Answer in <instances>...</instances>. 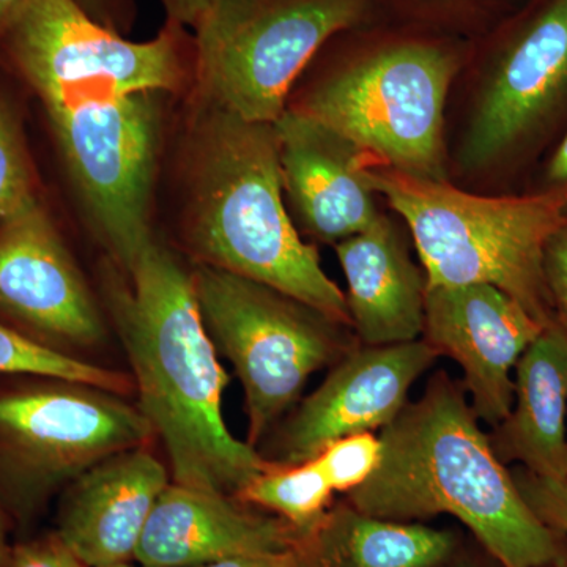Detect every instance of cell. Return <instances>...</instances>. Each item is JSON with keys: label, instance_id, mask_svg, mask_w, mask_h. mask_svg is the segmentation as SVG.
<instances>
[{"label": "cell", "instance_id": "11", "mask_svg": "<svg viewBox=\"0 0 567 567\" xmlns=\"http://www.w3.org/2000/svg\"><path fill=\"white\" fill-rule=\"evenodd\" d=\"M6 33L14 62L35 91L84 78H125L152 92L175 91L183 81L175 31L134 43L93 20L76 0H28Z\"/></svg>", "mask_w": 567, "mask_h": 567}, {"label": "cell", "instance_id": "17", "mask_svg": "<svg viewBox=\"0 0 567 567\" xmlns=\"http://www.w3.org/2000/svg\"><path fill=\"white\" fill-rule=\"evenodd\" d=\"M169 484L166 466L145 446L104 458L65 488L55 535L87 567L132 563Z\"/></svg>", "mask_w": 567, "mask_h": 567}, {"label": "cell", "instance_id": "1", "mask_svg": "<svg viewBox=\"0 0 567 567\" xmlns=\"http://www.w3.org/2000/svg\"><path fill=\"white\" fill-rule=\"evenodd\" d=\"M125 271V286L112 290V308L141 412L163 440L174 483L235 496L274 462L224 423L229 379L200 315L194 275L153 238Z\"/></svg>", "mask_w": 567, "mask_h": 567}, {"label": "cell", "instance_id": "5", "mask_svg": "<svg viewBox=\"0 0 567 567\" xmlns=\"http://www.w3.org/2000/svg\"><path fill=\"white\" fill-rule=\"evenodd\" d=\"M464 70L473 87L451 162L487 193H522L567 130V0L525 2L473 41Z\"/></svg>", "mask_w": 567, "mask_h": 567}, {"label": "cell", "instance_id": "2", "mask_svg": "<svg viewBox=\"0 0 567 567\" xmlns=\"http://www.w3.org/2000/svg\"><path fill=\"white\" fill-rule=\"evenodd\" d=\"M379 439L375 472L347 494L354 509L395 522L453 516L499 567H546L567 557L563 536L536 516L496 456L464 385L445 371Z\"/></svg>", "mask_w": 567, "mask_h": 567}, {"label": "cell", "instance_id": "19", "mask_svg": "<svg viewBox=\"0 0 567 567\" xmlns=\"http://www.w3.org/2000/svg\"><path fill=\"white\" fill-rule=\"evenodd\" d=\"M491 436L503 464L567 480V330L557 323L525 350L514 371L509 415Z\"/></svg>", "mask_w": 567, "mask_h": 567}, {"label": "cell", "instance_id": "13", "mask_svg": "<svg viewBox=\"0 0 567 567\" xmlns=\"http://www.w3.org/2000/svg\"><path fill=\"white\" fill-rule=\"evenodd\" d=\"M436 358L424 339L353 347L284 423L270 462L305 464L342 436L382 431L409 404L413 383Z\"/></svg>", "mask_w": 567, "mask_h": 567}, {"label": "cell", "instance_id": "31", "mask_svg": "<svg viewBox=\"0 0 567 567\" xmlns=\"http://www.w3.org/2000/svg\"><path fill=\"white\" fill-rule=\"evenodd\" d=\"M215 2L216 0H163L175 24H188L193 28L199 24Z\"/></svg>", "mask_w": 567, "mask_h": 567}, {"label": "cell", "instance_id": "6", "mask_svg": "<svg viewBox=\"0 0 567 567\" xmlns=\"http://www.w3.org/2000/svg\"><path fill=\"white\" fill-rule=\"evenodd\" d=\"M377 194L406 224L427 287L491 284L544 327L557 324L544 249L566 221L565 205L543 194L473 193L375 163Z\"/></svg>", "mask_w": 567, "mask_h": 567}, {"label": "cell", "instance_id": "34", "mask_svg": "<svg viewBox=\"0 0 567 567\" xmlns=\"http://www.w3.org/2000/svg\"><path fill=\"white\" fill-rule=\"evenodd\" d=\"M76 2L91 14L93 20L106 21L114 0H76Z\"/></svg>", "mask_w": 567, "mask_h": 567}, {"label": "cell", "instance_id": "26", "mask_svg": "<svg viewBox=\"0 0 567 567\" xmlns=\"http://www.w3.org/2000/svg\"><path fill=\"white\" fill-rule=\"evenodd\" d=\"M518 491L548 528L567 535V480H548L524 472L514 475Z\"/></svg>", "mask_w": 567, "mask_h": 567}, {"label": "cell", "instance_id": "14", "mask_svg": "<svg viewBox=\"0 0 567 567\" xmlns=\"http://www.w3.org/2000/svg\"><path fill=\"white\" fill-rule=\"evenodd\" d=\"M0 311L59 352L104 338L91 290L33 196L0 223Z\"/></svg>", "mask_w": 567, "mask_h": 567}, {"label": "cell", "instance_id": "4", "mask_svg": "<svg viewBox=\"0 0 567 567\" xmlns=\"http://www.w3.org/2000/svg\"><path fill=\"white\" fill-rule=\"evenodd\" d=\"M333 43L330 70L293 110L344 134L377 163L450 181L447 96L473 41L374 20Z\"/></svg>", "mask_w": 567, "mask_h": 567}, {"label": "cell", "instance_id": "7", "mask_svg": "<svg viewBox=\"0 0 567 567\" xmlns=\"http://www.w3.org/2000/svg\"><path fill=\"white\" fill-rule=\"evenodd\" d=\"M37 93L100 237L117 264L128 267L153 238L158 92L121 80H81Z\"/></svg>", "mask_w": 567, "mask_h": 567}, {"label": "cell", "instance_id": "25", "mask_svg": "<svg viewBox=\"0 0 567 567\" xmlns=\"http://www.w3.org/2000/svg\"><path fill=\"white\" fill-rule=\"evenodd\" d=\"M32 196L31 169L20 134L0 104V223Z\"/></svg>", "mask_w": 567, "mask_h": 567}, {"label": "cell", "instance_id": "33", "mask_svg": "<svg viewBox=\"0 0 567 567\" xmlns=\"http://www.w3.org/2000/svg\"><path fill=\"white\" fill-rule=\"evenodd\" d=\"M25 2L28 0H0V33H6Z\"/></svg>", "mask_w": 567, "mask_h": 567}, {"label": "cell", "instance_id": "29", "mask_svg": "<svg viewBox=\"0 0 567 567\" xmlns=\"http://www.w3.org/2000/svg\"><path fill=\"white\" fill-rule=\"evenodd\" d=\"M11 567H87L58 535L41 537L13 547Z\"/></svg>", "mask_w": 567, "mask_h": 567}, {"label": "cell", "instance_id": "37", "mask_svg": "<svg viewBox=\"0 0 567 567\" xmlns=\"http://www.w3.org/2000/svg\"><path fill=\"white\" fill-rule=\"evenodd\" d=\"M111 567H140V566H134V565H132V563H126V565H118V566H111Z\"/></svg>", "mask_w": 567, "mask_h": 567}, {"label": "cell", "instance_id": "32", "mask_svg": "<svg viewBox=\"0 0 567 567\" xmlns=\"http://www.w3.org/2000/svg\"><path fill=\"white\" fill-rule=\"evenodd\" d=\"M9 516L0 505V567H11L13 547L9 543Z\"/></svg>", "mask_w": 567, "mask_h": 567}, {"label": "cell", "instance_id": "9", "mask_svg": "<svg viewBox=\"0 0 567 567\" xmlns=\"http://www.w3.org/2000/svg\"><path fill=\"white\" fill-rule=\"evenodd\" d=\"M155 435L140 406L102 388L44 379L0 393V505L28 524L82 473Z\"/></svg>", "mask_w": 567, "mask_h": 567}, {"label": "cell", "instance_id": "15", "mask_svg": "<svg viewBox=\"0 0 567 567\" xmlns=\"http://www.w3.org/2000/svg\"><path fill=\"white\" fill-rule=\"evenodd\" d=\"M275 132L284 193L311 237L336 245L383 215L371 175L377 162L353 141L293 107Z\"/></svg>", "mask_w": 567, "mask_h": 567}, {"label": "cell", "instance_id": "3", "mask_svg": "<svg viewBox=\"0 0 567 567\" xmlns=\"http://www.w3.org/2000/svg\"><path fill=\"white\" fill-rule=\"evenodd\" d=\"M194 137V251L207 267L264 284L352 328L346 293L290 221L275 125L213 104Z\"/></svg>", "mask_w": 567, "mask_h": 567}, {"label": "cell", "instance_id": "23", "mask_svg": "<svg viewBox=\"0 0 567 567\" xmlns=\"http://www.w3.org/2000/svg\"><path fill=\"white\" fill-rule=\"evenodd\" d=\"M0 374L69 380L122 394L130 390L126 377L37 342L31 336L0 324Z\"/></svg>", "mask_w": 567, "mask_h": 567}, {"label": "cell", "instance_id": "35", "mask_svg": "<svg viewBox=\"0 0 567 567\" xmlns=\"http://www.w3.org/2000/svg\"><path fill=\"white\" fill-rule=\"evenodd\" d=\"M440 567H484L483 565H477V563L470 561V559H465L461 557V554L457 555L456 558L447 561L446 565Z\"/></svg>", "mask_w": 567, "mask_h": 567}, {"label": "cell", "instance_id": "27", "mask_svg": "<svg viewBox=\"0 0 567 567\" xmlns=\"http://www.w3.org/2000/svg\"><path fill=\"white\" fill-rule=\"evenodd\" d=\"M544 276L557 322L567 330V219L548 238Z\"/></svg>", "mask_w": 567, "mask_h": 567}, {"label": "cell", "instance_id": "36", "mask_svg": "<svg viewBox=\"0 0 567 567\" xmlns=\"http://www.w3.org/2000/svg\"><path fill=\"white\" fill-rule=\"evenodd\" d=\"M546 567H567V557L559 559L557 563H551V565H548Z\"/></svg>", "mask_w": 567, "mask_h": 567}, {"label": "cell", "instance_id": "24", "mask_svg": "<svg viewBox=\"0 0 567 567\" xmlns=\"http://www.w3.org/2000/svg\"><path fill=\"white\" fill-rule=\"evenodd\" d=\"M382 442L372 432L342 436L315 458L333 492L349 494L371 477L379 465Z\"/></svg>", "mask_w": 567, "mask_h": 567}, {"label": "cell", "instance_id": "22", "mask_svg": "<svg viewBox=\"0 0 567 567\" xmlns=\"http://www.w3.org/2000/svg\"><path fill=\"white\" fill-rule=\"evenodd\" d=\"M382 20L475 41L528 0H375Z\"/></svg>", "mask_w": 567, "mask_h": 567}, {"label": "cell", "instance_id": "20", "mask_svg": "<svg viewBox=\"0 0 567 567\" xmlns=\"http://www.w3.org/2000/svg\"><path fill=\"white\" fill-rule=\"evenodd\" d=\"M297 554L303 567H440L461 554V540L450 529L368 516L342 502L303 536Z\"/></svg>", "mask_w": 567, "mask_h": 567}, {"label": "cell", "instance_id": "8", "mask_svg": "<svg viewBox=\"0 0 567 567\" xmlns=\"http://www.w3.org/2000/svg\"><path fill=\"white\" fill-rule=\"evenodd\" d=\"M374 20L375 0H216L196 25L199 80L216 106L275 125L328 41Z\"/></svg>", "mask_w": 567, "mask_h": 567}, {"label": "cell", "instance_id": "10", "mask_svg": "<svg viewBox=\"0 0 567 567\" xmlns=\"http://www.w3.org/2000/svg\"><path fill=\"white\" fill-rule=\"evenodd\" d=\"M194 284L213 344L244 385L251 446L298 401L309 377L357 347L347 327L264 284L207 265Z\"/></svg>", "mask_w": 567, "mask_h": 567}, {"label": "cell", "instance_id": "30", "mask_svg": "<svg viewBox=\"0 0 567 567\" xmlns=\"http://www.w3.org/2000/svg\"><path fill=\"white\" fill-rule=\"evenodd\" d=\"M196 567H303L297 548L282 554L252 555V557H238L223 559V561L210 563Z\"/></svg>", "mask_w": 567, "mask_h": 567}, {"label": "cell", "instance_id": "28", "mask_svg": "<svg viewBox=\"0 0 567 567\" xmlns=\"http://www.w3.org/2000/svg\"><path fill=\"white\" fill-rule=\"evenodd\" d=\"M522 193L557 197L567 215V130L537 164Z\"/></svg>", "mask_w": 567, "mask_h": 567}, {"label": "cell", "instance_id": "18", "mask_svg": "<svg viewBox=\"0 0 567 567\" xmlns=\"http://www.w3.org/2000/svg\"><path fill=\"white\" fill-rule=\"evenodd\" d=\"M334 246L358 342L380 347L423 338L427 282L393 219L382 215Z\"/></svg>", "mask_w": 567, "mask_h": 567}, {"label": "cell", "instance_id": "12", "mask_svg": "<svg viewBox=\"0 0 567 567\" xmlns=\"http://www.w3.org/2000/svg\"><path fill=\"white\" fill-rule=\"evenodd\" d=\"M546 330L539 320L491 284L425 289L423 338L456 361L477 420L495 429L514 402V371Z\"/></svg>", "mask_w": 567, "mask_h": 567}, {"label": "cell", "instance_id": "21", "mask_svg": "<svg viewBox=\"0 0 567 567\" xmlns=\"http://www.w3.org/2000/svg\"><path fill=\"white\" fill-rule=\"evenodd\" d=\"M333 494L322 470L312 458L300 465L274 464L241 488L235 498L245 505L271 511L306 536L330 509Z\"/></svg>", "mask_w": 567, "mask_h": 567}, {"label": "cell", "instance_id": "16", "mask_svg": "<svg viewBox=\"0 0 567 567\" xmlns=\"http://www.w3.org/2000/svg\"><path fill=\"white\" fill-rule=\"evenodd\" d=\"M303 535L278 516L254 513L233 495L171 483L153 507L134 561L196 567L295 550Z\"/></svg>", "mask_w": 567, "mask_h": 567}]
</instances>
